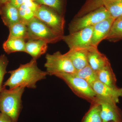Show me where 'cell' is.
I'll use <instances>...</instances> for the list:
<instances>
[{
	"label": "cell",
	"mask_w": 122,
	"mask_h": 122,
	"mask_svg": "<svg viewBox=\"0 0 122 122\" xmlns=\"http://www.w3.org/2000/svg\"><path fill=\"white\" fill-rule=\"evenodd\" d=\"M103 6L109 12L111 17L115 20L122 16V0L110 1Z\"/></svg>",
	"instance_id": "cell-22"
},
{
	"label": "cell",
	"mask_w": 122,
	"mask_h": 122,
	"mask_svg": "<svg viewBox=\"0 0 122 122\" xmlns=\"http://www.w3.org/2000/svg\"><path fill=\"white\" fill-rule=\"evenodd\" d=\"M48 43L38 39H29L25 44V52L30 55L34 60L45 53L48 49Z\"/></svg>",
	"instance_id": "cell-15"
},
{
	"label": "cell",
	"mask_w": 122,
	"mask_h": 122,
	"mask_svg": "<svg viewBox=\"0 0 122 122\" xmlns=\"http://www.w3.org/2000/svg\"><path fill=\"white\" fill-rule=\"evenodd\" d=\"M101 106V116L102 122H122V112L111 100L98 99L97 101Z\"/></svg>",
	"instance_id": "cell-9"
},
{
	"label": "cell",
	"mask_w": 122,
	"mask_h": 122,
	"mask_svg": "<svg viewBox=\"0 0 122 122\" xmlns=\"http://www.w3.org/2000/svg\"><path fill=\"white\" fill-rule=\"evenodd\" d=\"M25 88L7 89L3 87L0 93V111L17 122L22 109V96Z\"/></svg>",
	"instance_id": "cell-2"
},
{
	"label": "cell",
	"mask_w": 122,
	"mask_h": 122,
	"mask_svg": "<svg viewBox=\"0 0 122 122\" xmlns=\"http://www.w3.org/2000/svg\"><path fill=\"white\" fill-rule=\"evenodd\" d=\"M18 10L20 21L26 25L35 17L34 12L24 4L21 5Z\"/></svg>",
	"instance_id": "cell-24"
},
{
	"label": "cell",
	"mask_w": 122,
	"mask_h": 122,
	"mask_svg": "<svg viewBox=\"0 0 122 122\" xmlns=\"http://www.w3.org/2000/svg\"><path fill=\"white\" fill-rule=\"evenodd\" d=\"M91 104V106L83 117L81 122H102L100 104L97 101Z\"/></svg>",
	"instance_id": "cell-18"
},
{
	"label": "cell",
	"mask_w": 122,
	"mask_h": 122,
	"mask_svg": "<svg viewBox=\"0 0 122 122\" xmlns=\"http://www.w3.org/2000/svg\"><path fill=\"white\" fill-rule=\"evenodd\" d=\"M115 20L110 17L103 20L94 25L91 39L92 46L98 48L100 42L103 40H105Z\"/></svg>",
	"instance_id": "cell-11"
},
{
	"label": "cell",
	"mask_w": 122,
	"mask_h": 122,
	"mask_svg": "<svg viewBox=\"0 0 122 122\" xmlns=\"http://www.w3.org/2000/svg\"><path fill=\"white\" fill-rule=\"evenodd\" d=\"M105 40L113 42L122 40V16L116 19Z\"/></svg>",
	"instance_id": "cell-19"
},
{
	"label": "cell",
	"mask_w": 122,
	"mask_h": 122,
	"mask_svg": "<svg viewBox=\"0 0 122 122\" xmlns=\"http://www.w3.org/2000/svg\"><path fill=\"white\" fill-rule=\"evenodd\" d=\"M55 76L64 81L73 92L79 97L91 103L97 101V96L91 86L75 74H61Z\"/></svg>",
	"instance_id": "cell-3"
},
{
	"label": "cell",
	"mask_w": 122,
	"mask_h": 122,
	"mask_svg": "<svg viewBox=\"0 0 122 122\" xmlns=\"http://www.w3.org/2000/svg\"><path fill=\"white\" fill-rule=\"evenodd\" d=\"M1 113V112L0 111V115Z\"/></svg>",
	"instance_id": "cell-31"
},
{
	"label": "cell",
	"mask_w": 122,
	"mask_h": 122,
	"mask_svg": "<svg viewBox=\"0 0 122 122\" xmlns=\"http://www.w3.org/2000/svg\"><path fill=\"white\" fill-rule=\"evenodd\" d=\"M8 37L28 39V32L27 25L21 21L17 22L9 28Z\"/></svg>",
	"instance_id": "cell-20"
},
{
	"label": "cell",
	"mask_w": 122,
	"mask_h": 122,
	"mask_svg": "<svg viewBox=\"0 0 122 122\" xmlns=\"http://www.w3.org/2000/svg\"><path fill=\"white\" fill-rule=\"evenodd\" d=\"M97 98L119 102V98L122 97V88L109 87L98 80L91 86Z\"/></svg>",
	"instance_id": "cell-10"
},
{
	"label": "cell",
	"mask_w": 122,
	"mask_h": 122,
	"mask_svg": "<svg viewBox=\"0 0 122 122\" xmlns=\"http://www.w3.org/2000/svg\"></svg>",
	"instance_id": "cell-32"
},
{
	"label": "cell",
	"mask_w": 122,
	"mask_h": 122,
	"mask_svg": "<svg viewBox=\"0 0 122 122\" xmlns=\"http://www.w3.org/2000/svg\"><path fill=\"white\" fill-rule=\"evenodd\" d=\"M8 2L18 9L21 5L24 4V0H9Z\"/></svg>",
	"instance_id": "cell-28"
},
{
	"label": "cell",
	"mask_w": 122,
	"mask_h": 122,
	"mask_svg": "<svg viewBox=\"0 0 122 122\" xmlns=\"http://www.w3.org/2000/svg\"><path fill=\"white\" fill-rule=\"evenodd\" d=\"M98 80L109 87L116 88L117 79L111 66L109 63L97 72Z\"/></svg>",
	"instance_id": "cell-16"
},
{
	"label": "cell",
	"mask_w": 122,
	"mask_h": 122,
	"mask_svg": "<svg viewBox=\"0 0 122 122\" xmlns=\"http://www.w3.org/2000/svg\"><path fill=\"white\" fill-rule=\"evenodd\" d=\"M45 66L48 75L56 76L61 74H74L76 70L70 60L65 55L57 51L52 54H47L46 56Z\"/></svg>",
	"instance_id": "cell-4"
},
{
	"label": "cell",
	"mask_w": 122,
	"mask_h": 122,
	"mask_svg": "<svg viewBox=\"0 0 122 122\" xmlns=\"http://www.w3.org/2000/svg\"><path fill=\"white\" fill-rule=\"evenodd\" d=\"M113 0H86L82 5V10L86 13L104 6L107 2Z\"/></svg>",
	"instance_id": "cell-25"
},
{
	"label": "cell",
	"mask_w": 122,
	"mask_h": 122,
	"mask_svg": "<svg viewBox=\"0 0 122 122\" xmlns=\"http://www.w3.org/2000/svg\"><path fill=\"white\" fill-rule=\"evenodd\" d=\"M8 73L10 77L3 86H8L10 89L17 87L35 89L37 82L46 78L48 75L46 71L38 67L36 60L33 59L28 63L21 65L17 69Z\"/></svg>",
	"instance_id": "cell-1"
},
{
	"label": "cell",
	"mask_w": 122,
	"mask_h": 122,
	"mask_svg": "<svg viewBox=\"0 0 122 122\" xmlns=\"http://www.w3.org/2000/svg\"><path fill=\"white\" fill-rule=\"evenodd\" d=\"M25 39L24 38L8 37L3 44V48L8 54L16 52H25Z\"/></svg>",
	"instance_id": "cell-17"
},
{
	"label": "cell",
	"mask_w": 122,
	"mask_h": 122,
	"mask_svg": "<svg viewBox=\"0 0 122 122\" xmlns=\"http://www.w3.org/2000/svg\"><path fill=\"white\" fill-rule=\"evenodd\" d=\"M89 49H70L69 51L65 54L71 61L76 71L81 69L89 65L87 57V50Z\"/></svg>",
	"instance_id": "cell-13"
},
{
	"label": "cell",
	"mask_w": 122,
	"mask_h": 122,
	"mask_svg": "<svg viewBox=\"0 0 122 122\" xmlns=\"http://www.w3.org/2000/svg\"><path fill=\"white\" fill-rule=\"evenodd\" d=\"M93 26H90L81 30L63 36L62 40L70 49L75 48L88 49L92 47L91 39Z\"/></svg>",
	"instance_id": "cell-8"
},
{
	"label": "cell",
	"mask_w": 122,
	"mask_h": 122,
	"mask_svg": "<svg viewBox=\"0 0 122 122\" xmlns=\"http://www.w3.org/2000/svg\"><path fill=\"white\" fill-rule=\"evenodd\" d=\"M40 5H44L53 9L59 14L63 15V0H33Z\"/></svg>",
	"instance_id": "cell-23"
},
{
	"label": "cell",
	"mask_w": 122,
	"mask_h": 122,
	"mask_svg": "<svg viewBox=\"0 0 122 122\" xmlns=\"http://www.w3.org/2000/svg\"><path fill=\"white\" fill-rule=\"evenodd\" d=\"M9 0H0V7L8 2Z\"/></svg>",
	"instance_id": "cell-30"
},
{
	"label": "cell",
	"mask_w": 122,
	"mask_h": 122,
	"mask_svg": "<svg viewBox=\"0 0 122 122\" xmlns=\"http://www.w3.org/2000/svg\"><path fill=\"white\" fill-rule=\"evenodd\" d=\"M28 39H38L48 44H54L62 40L63 36L53 30L35 17L27 25Z\"/></svg>",
	"instance_id": "cell-5"
},
{
	"label": "cell",
	"mask_w": 122,
	"mask_h": 122,
	"mask_svg": "<svg viewBox=\"0 0 122 122\" xmlns=\"http://www.w3.org/2000/svg\"></svg>",
	"instance_id": "cell-33"
},
{
	"label": "cell",
	"mask_w": 122,
	"mask_h": 122,
	"mask_svg": "<svg viewBox=\"0 0 122 122\" xmlns=\"http://www.w3.org/2000/svg\"><path fill=\"white\" fill-rule=\"evenodd\" d=\"M87 57L89 65L96 72L110 62L105 54L100 52L98 48L93 46L88 49Z\"/></svg>",
	"instance_id": "cell-12"
},
{
	"label": "cell",
	"mask_w": 122,
	"mask_h": 122,
	"mask_svg": "<svg viewBox=\"0 0 122 122\" xmlns=\"http://www.w3.org/2000/svg\"><path fill=\"white\" fill-rule=\"evenodd\" d=\"M35 17L60 35H64L65 18L53 9L40 5L35 11Z\"/></svg>",
	"instance_id": "cell-7"
},
{
	"label": "cell",
	"mask_w": 122,
	"mask_h": 122,
	"mask_svg": "<svg viewBox=\"0 0 122 122\" xmlns=\"http://www.w3.org/2000/svg\"><path fill=\"white\" fill-rule=\"evenodd\" d=\"M111 17L107 9L102 6L82 16L74 19L69 25V33L74 32L94 26L103 20Z\"/></svg>",
	"instance_id": "cell-6"
},
{
	"label": "cell",
	"mask_w": 122,
	"mask_h": 122,
	"mask_svg": "<svg viewBox=\"0 0 122 122\" xmlns=\"http://www.w3.org/2000/svg\"><path fill=\"white\" fill-rule=\"evenodd\" d=\"M0 15L4 24L8 28L20 21L18 9L9 2L0 7Z\"/></svg>",
	"instance_id": "cell-14"
},
{
	"label": "cell",
	"mask_w": 122,
	"mask_h": 122,
	"mask_svg": "<svg viewBox=\"0 0 122 122\" xmlns=\"http://www.w3.org/2000/svg\"><path fill=\"white\" fill-rule=\"evenodd\" d=\"M24 4L31 9L34 13L39 5L35 3L33 0H24Z\"/></svg>",
	"instance_id": "cell-27"
},
{
	"label": "cell",
	"mask_w": 122,
	"mask_h": 122,
	"mask_svg": "<svg viewBox=\"0 0 122 122\" xmlns=\"http://www.w3.org/2000/svg\"><path fill=\"white\" fill-rule=\"evenodd\" d=\"M0 122H15L11 118L2 113L0 115Z\"/></svg>",
	"instance_id": "cell-29"
},
{
	"label": "cell",
	"mask_w": 122,
	"mask_h": 122,
	"mask_svg": "<svg viewBox=\"0 0 122 122\" xmlns=\"http://www.w3.org/2000/svg\"><path fill=\"white\" fill-rule=\"evenodd\" d=\"M75 74L84 79L91 86L95 82L98 80L97 72L95 71L89 65L81 69L76 71Z\"/></svg>",
	"instance_id": "cell-21"
},
{
	"label": "cell",
	"mask_w": 122,
	"mask_h": 122,
	"mask_svg": "<svg viewBox=\"0 0 122 122\" xmlns=\"http://www.w3.org/2000/svg\"><path fill=\"white\" fill-rule=\"evenodd\" d=\"M8 62V58L5 55L2 54L0 56V93L3 88L2 82L7 73L6 69Z\"/></svg>",
	"instance_id": "cell-26"
}]
</instances>
